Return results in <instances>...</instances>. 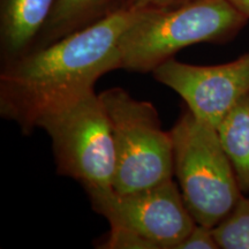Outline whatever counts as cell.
Wrapping results in <instances>:
<instances>
[{
    "label": "cell",
    "instance_id": "obj_9",
    "mask_svg": "<svg viewBox=\"0 0 249 249\" xmlns=\"http://www.w3.org/2000/svg\"><path fill=\"white\" fill-rule=\"evenodd\" d=\"M132 2L133 0H55L51 14L30 51L45 48L124 9L132 8Z\"/></svg>",
    "mask_w": 249,
    "mask_h": 249
},
{
    "label": "cell",
    "instance_id": "obj_2",
    "mask_svg": "<svg viewBox=\"0 0 249 249\" xmlns=\"http://www.w3.org/2000/svg\"><path fill=\"white\" fill-rule=\"evenodd\" d=\"M120 39L121 70L152 73L180 50L226 43L249 18L227 0H193L173 8H138Z\"/></svg>",
    "mask_w": 249,
    "mask_h": 249
},
{
    "label": "cell",
    "instance_id": "obj_8",
    "mask_svg": "<svg viewBox=\"0 0 249 249\" xmlns=\"http://www.w3.org/2000/svg\"><path fill=\"white\" fill-rule=\"evenodd\" d=\"M55 0H0V60L2 65L33 49Z\"/></svg>",
    "mask_w": 249,
    "mask_h": 249
},
{
    "label": "cell",
    "instance_id": "obj_5",
    "mask_svg": "<svg viewBox=\"0 0 249 249\" xmlns=\"http://www.w3.org/2000/svg\"><path fill=\"white\" fill-rule=\"evenodd\" d=\"M110 119L117 156L114 191L120 194L173 179V144L158 112L120 87L99 93Z\"/></svg>",
    "mask_w": 249,
    "mask_h": 249
},
{
    "label": "cell",
    "instance_id": "obj_11",
    "mask_svg": "<svg viewBox=\"0 0 249 249\" xmlns=\"http://www.w3.org/2000/svg\"><path fill=\"white\" fill-rule=\"evenodd\" d=\"M222 249H249V197L242 196L225 219L213 229Z\"/></svg>",
    "mask_w": 249,
    "mask_h": 249
},
{
    "label": "cell",
    "instance_id": "obj_7",
    "mask_svg": "<svg viewBox=\"0 0 249 249\" xmlns=\"http://www.w3.org/2000/svg\"><path fill=\"white\" fill-rule=\"evenodd\" d=\"M152 76L178 93L197 119L217 127L249 93V52L214 66L183 64L172 58L156 68Z\"/></svg>",
    "mask_w": 249,
    "mask_h": 249
},
{
    "label": "cell",
    "instance_id": "obj_12",
    "mask_svg": "<svg viewBox=\"0 0 249 249\" xmlns=\"http://www.w3.org/2000/svg\"><path fill=\"white\" fill-rule=\"evenodd\" d=\"M98 248L104 249H157L147 238L121 226H111L107 239Z\"/></svg>",
    "mask_w": 249,
    "mask_h": 249
},
{
    "label": "cell",
    "instance_id": "obj_13",
    "mask_svg": "<svg viewBox=\"0 0 249 249\" xmlns=\"http://www.w3.org/2000/svg\"><path fill=\"white\" fill-rule=\"evenodd\" d=\"M218 242L211 227L196 224L176 249H218Z\"/></svg>",
    "mask_w": 249,
    "mask_h": 249
},
{
    "label": "cell",
    "instance_id": "obj_3",
    "mask_svg": "<svg viewBox=\"0 0 249 249\" xmlns=\"http://www.w3.org/2000/svg\"><path fill=\"white\" fill-rule=\"evenodd\" d=\"M174 176L196 224L213 229L242 197L217 127L183 113L171 129Z\"/></svg>",
    "mask_w": 249,
    "mask_h": 249
},
{
    "label": "cell",
    "instance_id": "obj_14",
    "mask_svg": "<svg viewBox=\"0 0 249 249\" xmlns=\"http://www.w3.org/2000/svg\"><path fill=\"white\" fill-rule=\"evenodd\" d=\"M193 0H133L132 8H173Z\"/></svg>",
    "mask_w": 249,
    "mask_h": 249
},
{
    "label": "cell",
    "instance_id": "obj_6",
    "mask_svg": "<svg viewBox=\"0 0 249 249\" xmlns=\"http://www.w3.org/2000/svg\"><path fill=\"white\" fill-rule=\"evenodd\" d=\"M88 196L110 226L132 230L157 249H176L196 225L173 179L126 194L113 189Z\"/></svg>",
    "mask_w": 249,
    "mask_h": 249
},
{
    "label": "cell",
    "instance_id": "obj_15",
    "mask_svg": "<svg viewBox=\"0 0 249 249\" xmlns=\"http://www.w3.org/2000/svg\"><path fill=\"white\" fill-rule=\"evenodd\" d=\"M227 1L249 18V0H227Z\"/></svg>",
    "mask_w": 249,
    "mask_h": 249
},
{
    "label": "cell",
    "instance_id": "obj_10",
    "mask_svg": "<svg viewBox=\"0 0 249 249\" xmlns=\"http://www.w3.org/2000/svg\"><path fill=\"white\" fill-rule=\"evenodd\" d=\"M217 132L239 188L242 194H249V93L220 121Z\"/></svg>",
    "mask_w": 249,
    "mask_h": 249
},
{
    "label": "cell",
    "instance_id": "obj_4",
    "mask_svg": "<svg viewBox=\"0 0 249 249\" xmlns=\"http://www.w3.org/2000/svg\"><path fill=\"white\" fill-rule=\"evenodd\" d=\"M51 140L57 171L87 194L114 189L117 156L110 119L95 90L49 112L37 123Z\"/></svg>",
    "mask_w": 249,
    "mask_h": 249
},
{
    "label": "cell",
    "instance_id": "obj_1",
    "mask_svg": "<svg viewBox=\"0 0 249 249\" xmlns=\"http://www.w3.org/2000/svg\"><path fill=\"white\" fill-rule=\"evenodd\" d=\"M138 12L124 9L2 65L0 116L29 135L43 116L91 91L108 71L121 70L120 39Z\"/></svg>",
    "mask_w": 249,
    "mask_h": 249
}]
</instances>
